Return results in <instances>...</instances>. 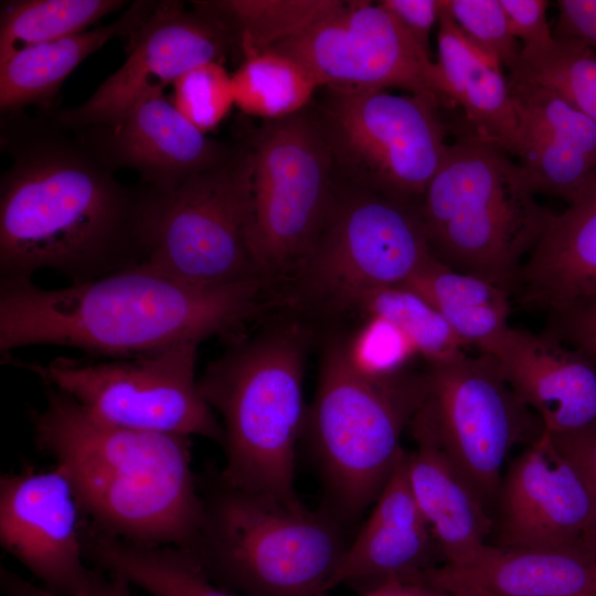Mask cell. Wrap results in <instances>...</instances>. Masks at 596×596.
I'll use <instances>...</instances> for the list:
<instances>
[{
    "mask_svg": "<svg viewBox=\"0 0 596 596\" xmlns=\"http://www.w3.org/2000/svg\"><path fill=\"white\" fill-rule=\"evenodd\" d=\"M6 115L0 279L52 269L81 284L141 264L145 187L119 182L53 117Z\"/></svg>",
    "mask_w": 596,
    "mask_h": 596,
    "instance_id": "6da1fadb",
    "label": "cell"
},
{
    "mask_svg": "<svg viewBox=\"0 0 596 596\" xmlns=\"http://www.w3.org/2000/svg\"><path fill=\"white\" fill-rule=\"evenodd\" d=\"M268 288L260 279L189 285L145 264L56 289L0 279V354L50 344L125 359L212 337L232 342Z\"/></svg>",
    "mask_w": 596,
    "mask_h": 596,
    "instance_id": "7a4b0ae2",
    "label": "cell"
},
{
    "mask_svg": "<svg viewBox=\"0 0 596 596\" xmlns=\"http://www.w3.org/2000/svg\"><path fill=\"white\" fill-rule=\"evenodd\" d=\"M30 421L93 526L134 544L190 547L203 514L190 437L113 424L51 386Z\"/></svg>",
    "mask_w": 596,
    "mask_h": 596,
    "instance_id": "3957f363",
    "label": "cell"
},
{
    "mask_svg": "<svg viewBox=\"0 0 596 596\" xmlns=\"http://www.w3.org/2000/svg\"><path fill=\"white\" fill-rule=\"evenodd\" d=\"M202 521L188 551L216 585L243 596H328L351 542L326 508L199 478Z\"/></svg>",
    "mask_w": 596,
    "mask_h": 596,
    "instance_id": "277c9868",
    "label": "cell"
},
{
    "mask_svg": "<svg viewBox=\"0 0 596 596\" xmlns=\"http://www.w3.org/2000/svg\"><path fill=\"white\" fill-rule=\"evenodd\" d=\"M308 331L298 323L230 342L209 363L199 387L222 419L225 464L217 471L231 487L298 501L295 461L304 433V374Z\"/></svg>",
    "mask_w": 596,
    "mask_h": 596,
    "instance_id": "5b68a950",
    "label": "cell"
},
{
    "mask_svg": "<svg viewBox=\"0 0 596 596\" xmlns=\"http://www.w3.org/2000/svg\"><path fill=\"white\" fill-rule=\"evenodd\" d=\"M535 195L521 166L465 121L417 209L438 260L511 294L553 215Z\"/></svg>",
    "mask_w": 596,
    "mask_h": 596,
    "instance_id": "8992f818",
    "label": "cell"
},
{
    "mask_svg": "<svg viewBox=\"0 0 596 596\" xmlns=\"http://www.w3.org/2000/svg\"><path fill=\"white\" fill-rule=\"evenodd\" d=\"M427 395V373L372 377L353 366L345 341L326 345L304 427L323 508L349 525L374 504L405 451L403 432Z\"/></svg>",
    "mask_w": 596,
    "mask_h": 596,
    "instance_id": "52a82bcc",
    "label": "cell"
},
{
    "mask_svg": "<svg viewBox=\"0 0 596 596\" xmlns=\"http://www.w3.org/2000/svg\"><path fill=\"white\" fill-rule=\"evenodd\" d=\"M143 187L141 264L195 286L264 280L249 244L252 152L171 190Z\"/></svg>",
    "mask_w": 596,
    "mask_h": 596,
    "instance_id": "ba28073f",
    "label": "cell"
},
{
    "mask_svg": "<svg viewBox=\"0 0 596 596\" xmlns=\"http://www.w3.org/2000/svg\"><path fill=\"white\" fill-rule=\"evenodd\" d=\"M253 153L249 244L262 278L294 279L312 251L336 198L333 149L315 120H276Z\"/></svg>",
    "mask_w": 596,
    "mask_h": 596,
    "instance_id": "9c48e42d",
    "label": "cell"
},
{
    "mask_svg": "<svg viewBox=\"0 0 596 596\" xmlns=\"http://www.w3.org/2000/svg\"><path fill=\"white\" fill-rule=\"evenodd\" d=\"M435 257L417 206L371 189L336 199L295 281L304 299L350 310L368 294L403 286Z\"/></svg>",
    "mask_w": 596,
    "mask_h": 596,
    "instance_id": "30bf717a",
    "label": "cell"
},
{
    "mask_svg": "<svg viewBox=\"0 0 596 596\" xmlns=\"http://www.w3.org/2000/svg\"><path fill=\"white\" fill-rule=\"evenodd\" d=\"M198 347L182 343L102 362L62 356L47 363L8 360L107 422L140 430L200 436L223 446V427L195 377Z\"/></svg>",
    "mask_w": 596,
    "mask_h": 596,
    "instance_id": "8fae6325",
    "label": "cell"
},
{
    "mask_svg": "<svg viewBox=\"0 0 596 596\" xmlns=\"http://www.w3.org/2000/svg\"><path fill=\"white\" fill-rule=\"evenodd\" d=\"M427 406L449 460L483 505L497 502L510 450L544 432L493 358L466 352L429 365Z\"/></svg>",
    "mask_w": 596,
    "mask_h": 596,
    "instance_id": "7c38bea8",
    "label": "cell"
},
{
    "mask_svg": "<svg viewBox=\"0 0 596 596\" xmlns=\"http://www.w3.org/2000/svg\"><path fill=\"white\" fill-rule=\"evenodd\" d=\"M338 93L327 132L333 152L360 170L372 190L406 202L422 199L449 147L443 102L386 89Z\"/></svg>",
    "mask_w": 596,
    "mask_h": 596,
    "instance_id": "4fadbf2b",
    "label": "cell"
},
{
    "mask_svg": "<svg viewBox=\"0 0 596 596\" xmlns=\"http://www.w3.org/2000/svg\"><path fill=\"white\" fill-rule=\"evenodd\" d=\"M268 51L298 62L319 86L338 91L400 88L451 104L436 62L382 6L345 2L302 34Z\"/></svg>",
    "mask_w": 596,
    "mask_h": 596,
    "instance_id": "5bb4252c",
    "label": "cell"
},
{
    "mask_svg": "<svg viewBox=\"0 0 596 596\" xmlns=\"http://www.w3.org/2000/svg\"><path fill=\"white\" fill-rule=\"evenodd\" d=\"M236 41L219 19L184 10L179 1L157 2L130 38L124 64L83 104L58 110L55 123L68 131L116 124L150 87H164L188 71L221 62Z\"/></svg>",
    "mask_w": 596,
    "mask_h": 596,
    "instance_id": "9a60e30c",
    "label": "cell"
},
{
    "mask_svg": "<svg viewBox=\"0 0 596 596\" xmlns=\"http://www.w3.org/2000/svg\"><path fill=\"white\" fill-rule=\"evenodd\" d=\"M82 512L57 466H28L0 478V544L55 596H84L96 567L85 565Z\"/></svg>",
    "mask_w": 596,
    "mask_h": 596,
    "instance_id": "2e32d148",
    "label": "cell"
},
{
    "mask_svg": "<svg viewBox=\"0 0 596 596\" xmlns=\"http://www.w3.org/2000/svg\"><path fill=\"white\" fill-rule=\"evenodd\" d=\"M497 504L499 546L590 551L592 496L546 432L512 461L502 477Z\"/></svg>",
    "mask_w": 596,
    "mask_h": 596,
    "instance_id": "e0dca14e",
    "label": "cell"
},
{
    "mask_svg": "<svg viewBox=\"0 0 596 596\" xmlns=\"http://www.w3.org/2000/svg\"><path fill=\"white\" fill-rule=\"evenodd\" d=\"M163 89L145 91L111 126L72 131L107 168L135 170L141 184L159 191L174 189L234 156L190 123Z\"/></svg>",
    "mask_w": 596,
    "mask_h": 596,
    "instance_id": "ac0fdd59",
    "label": "cell"
},
{
    "mask_svg": "<svg viewBox=\"0 0 596 596\" xmlns=\"http://www.w3.org/2000/svg\"><path fill=\"white\" fill-rule=\"evenodd\" d=\"M507 79L518 123V163L536 194L573 202L596 180V120L517 72Z\"/></svg>",
    "mask_w": 596,
    "mask_h": 596,
    "instance_id": "d6986e66",
    "label": "cell"
},
{
    "mask_svg": "<svg viewBox=\"0 0 596 596\" xmlns=\"http://www.w3.org/2000/svg\"><path fill=\"white\" fill-rule=\"evenodd\" d=\"M481 353L496 360L544 432L566 434L596 421V365L552 333L509 326Z\"/></svg>",
    "mask_w": 596,
    "mask_h": 596,
    "instance_id": "ffe728a7",
    "label": "cell"
},
{
    "mask_svg": "<svg viewBox=\"0 0 596 596\" xmlns=\"http://www.w3.org/2000/svg\"><path fill=\"white\" fill-rule=\"evenodd\" d=\"M405 453L352 538L333 576L361 593L393 581H416L444 563L408 486Z\"/></svg>",
    "mask_w": 596,
    "mask_h": 596,
    "instance_id": "44dd1931",
    "label": "cell"
},
{
    "mask_svg": "<svg viewBox=\"0 0 596 596\" xmlns=\"http://www.w3.org/2000/svg\"><path fill=\"white\" fill-rule=\"evenodd\" d=\"M409 427L416 447L405 453L406 477L443 564L476 562L492 546L493 519L444 451L426 401Z\"/></svg>",
    "mask_w": 596,
    "mask_h": 596,
    "instance_id": "7402d4cb",
    "label": "cell"
},
{
    "mask_svg": "<svg viewBox=\"0 0 596 596\" xmlns=\"http://www.w3.org/2000/svg\"><path fill=\"white\" fill-rule=\"evenodd\" d=\"M422 582L456 596H596V563L587 549H491L462 566L440 564Z\"/></svg>",
    "mask_w": 596,
    "mask_h": 596,
    "instance_id": "603a6c76",
    "label": "cell"
},
{
    "mask_svg": "<svg viewBox=\"0 0 596 596\" xmlns=\"http://www.w3.org/2000/svg\"><path fill=\"white\" fill-rule=\"evenodd\" d=\"M514 290L552 313L596 299V180L563 213L552 215Z\"/></svg>",
    "mask_w": 596,
    "mask_h": 596,
    "instance_id": "cb8c5ba5",
    "label": "cell"
},
{
    "mask_svg": "<svg viewBox=\"0 0 596 596\" xmlns=\"http://www.w3.org/2000/svg\"><path fill=\"white\" fill-rule=\"evenodd\" d=\"M436 65L443 91L481 138L514 156L518 123L501 65L471 43L438 0Z\"/></svg>",
    "mask_w": 596,
    "mask_h": 596,
    "instance_id": "d4e9b609",
    "label": "cell"
},
{
    "mask_svg": "<svg viewBox=\"0 0 596 596\" xmlns=\"http://www.w3.org/2000/svg\"><path fill=\"white\" fill-rule=\"evenodd\" d=\"M157 1H135L111 24L15 51L0 62V108L18 113L38 105L47 108L65 78L109 40L129 39L147 20Z\"/></svg>",
    "mask_w": 596,
    "mask_h": 596,
    "instance_id": "484cf974",
    "label": "cell"
},
{
    "mask_svg": "<svg viewBox=\"0 0 596 596\" xmlns=\"http://www.w3.org/2000/svg\"><path fill=\"white\" fill-rule=\"evenodd\" d=\"M84 556L152 596H243L212 582L184 549L140 545L106 534L83 519Z\"/></svg>",
    "mask_w": 596,
    "mask_h": 596,
    "instance_id": "4316f807",
    "label": "cell"
},
{
    "mask_svg": "<svg viewBox=\"0 0 596 596\" xmlns=\"http://www.w3.org/2000/svg\"><path fill=\"white\" fill-rule=\"evenodd\" d=\"M196 10L223 22L243 58L298 36L337 12L339 0H221L194 1Z\"/></svg>",
    "mask_w": 596,
    "mask_h": 596,
    "instance_id": "83f0119b",
    "label": "cell"
},
{
    "mask_svg": "<svg viewBox=\"0 0 596 596\" xmlns=\"http://www.w3.org/2000/svg\"><path fill=\"white\" fill-rule=\"evenodd\" d=\"M231 77L237 107L276 120L298 114L319 86L298 62L274 51L244 57Z\"/></svg>",
    "mask_w": 596,
    "mask_h": 596,
    "instance_id": "f1b7e54d",
    "label": "cell"
},
{
    "mask_svg": "<svg viewBox=\"0 0 596 596\" xmlns=\"http://www.w3.org/2000/svg\"><path fill=\"white\" fill-rule=\"evenodd\" d=\"M120 0H15L1 4L0 62L21 49L86 31Z\"/></svg>",
    "mask_w": 596,
    "mask_h": 596,
    "instance_id": "f546056e",
    "label": "cell"
},
{
    "mask_svg": "<svg viewBox=\"0 0 596 596\" xmlns=\"http://www.w3.org/2000/svg\"><path fill=\"white\" fill-rule=\"evenodd\" d=\"M353 309L395 324L429 365L448 362L465 353L467 345L444 316L407 287H389L368 294Z\"/></svg>",
    "mask_w": 596,
    "mask_h": 596,
    "instance_id": "4dcf8cb0",
    "label": "cell"
},
{
    "mask_svg": "<svg viewBox=\"0 0 596 596\" xmlns=\"http://www.w3.org/2000/svg\"><path fill=\"white\" fill-rule=\"evenodd\" d=\"M513 72L550 88L596 120V51L593 46L576 39L554 36L545 45L522 49Z\"/></svg>",
    "mask_w": 596,
    "mask_h": 596,
    "instance_id": "1f68e13d",
    "label": "cell"
},
{
    "mask_svg": "<svg viewBox=\"0 0 596 596\" xmlns=\"http://www.w3.org/2000/svg\"><path fill=\"white\" fill-rule=\"evenodd\" d=\"M432 304L443 316L472 308L510 307L511 294L478 276L459 272L436 257L404 285Z\"/></svg>",
    "mask_w": 596,
    "mask_h": 596,
    "instance_id": "d6a6232c",
    "label": "cell"
},
{
    "mask_svg": "<svg viewBox=\"0 0 596 596\" xmlns=\"http://www.w3.org/2000/svg\"><path fill=\"white\" fill-rule=\"evenodd\" d=\"M172 86L175 108L204 134L215 129L234 105L232 77L221 62L199 65Z\"/></svg>",
    "mask_w": 596,
    "mask_h": 596,
    "instance_id": "836d02e7",
    "label": "cell"
},
{
    "mask_svg": "<svg viewBox=\"0 0 596 596\" xmlns=\"http://www.w3.org/2000/svg\"><path fill=\"white\" fill-rule=\"evenodd\" d=\"M465 36L493 57L502 68L513 71L522 49L511 34L500 0H440Z\"/></svg>",
    "mask_w": 596,
    "mask_h": 596,
    "instance_id": "e575fe53",
    "label": "cell"
},
{
    "mask_svg": "<svg viewBox=\"0 0 596 596\" xmlns=\"http://www.w3.org/2000/svg\"><path fill=\"white\" fill-rule=\"evenodd\" d=\"M345 350L353 366L372 377L400 374L418 354L402 330L377 316L366 317L352 339L345 341Z\"/></svg>",
    "mask_w": 596,
    "mask_h": 596,
    "instance_id": "d590c367",
    "label": "cell"
},
{
    "mask_svg": "<svg viewBox=\"0 0 596 596\" xmlns=\"http://www.w3.org/2000/svg\"><path fill=\"white\" fill-rule=\"evenodd\" d=\"M552 333L596 365V299L553 312Z\"/></svg>",
    "mask_w": 596,
    "mask_h": 596,
    "instance_id": "8d00e7d4",
    "label": "cell"
},
{
    "mask_svg": "<svg viewBox=\"0 0 596 596\" xmlns=\"http://www.w3.org/2000/svg\"><path fill=\"white\" fill-rule=\"evenodd\" d=\"M509 29L522 42V49H533L550 43L554 35L546 19L549 1L500 0Z\"/></svg>",
    "mask_w": 596,
    "mask_h": 596,
    "instance_id": "74e56055",
    "label": "cell"
},
{
    "mask_svg": "<svg viewBox=\"0 0 596 596\" xmlns=\"http://www.w3.org/2000/svg\"><path fill=\"white\" fill-rule=\"evenodd\" d=\"M551 436L557 449L577 469L592 496L595 509L592 547L596 543V421L575 432Z\"/></svg>",
    "mask_w": 596,
    "mask_h": 596,
    "instance_id": "f35d334b",
    "label": "cell"
},
{
    "mask_svg": "<svg viewBox=\"0 0 596 596\" xmlns=\"http://www.w3.org/2000/svg\"><path fill=\"white\" fill-rule=\"evenodd\" d=\"M390 12L414 41L430 56V32L438 22V0H383Z\"/></svg>",
    "mask_w": 596,
    "mask_h": 596,
    "instance_id": "ab89813d",
    "label": "cell"
},
{
    "mask_svg": "<svg viewBox=\"0 0 596 596\" xmlns=\"http://www.w3.org/2000/svg\"><path fill=\"white\" fill-rule=\"evenodd\" d=\"M555 38L576 39L596 47V0H560Z\"/></svg>",
    "mask_w": 596,
    "mask_h": 596,
    "instance_id": "60d3db41",
    "label": "cell"
},
{
    "mask_svg": "<svg viewBox=\"0 0 596 596\" xmlns=\"http://www.w3.org/2000/svg\"><path fill=\"white\" fill-rule=\"evenodd\" d=\"M329 596V595H328ZM360 596H456L422 582L393 581L382 584Z\"/></svg>",
    "mask_w": 596,
    "mask_h": 596,
    "instance_id": "b9f144b4",
    "label": "cell"
},
{
    "mask_svg": "<svg viewBox=\"0 0 596 596\" xmlns=\"http://www.w3.org/2000/svg\"><path fill=\"white\" fill-rule=\"evenodd\" d=\"M129 585L123 577L96 567L95 577L84 596H134Z\"/></svg>",
    "mask_w": 596,
    "mask_h": 596,
    "instance_id": "7bdbcfd3",
    "label": "cell"
},
{
    "mask_svg": "<svg viewBox=\"0 0 596 596\" xmlns=\"http://www.w3.org/2000/svg\"><path fill=\"white\" fill-rule=\"evenodd\" d=\"M1 588L8 596H55L47 589H41L1 566Z\"/></svg>",
    "mask_w": 596,
    "mask_h": 596,
    "instance_id": "ee69618b",
    "label": "cell"
},
{
    "mask_svg": "<svg viewBox=\"0 0 596 596\" xmlns=\"http://www.w3.org/2000/svg\"><path fill=\"white\" fill-rule=\"evenodd\" d=\"M592 551L594 553L595 563H596V543L592 546Z\"/></svg>",
    "mask_w": 596,
    "mask_h": 596,
    "instance_id": "f6af8a7d",
    "label": "cell"
}]
</instances>
